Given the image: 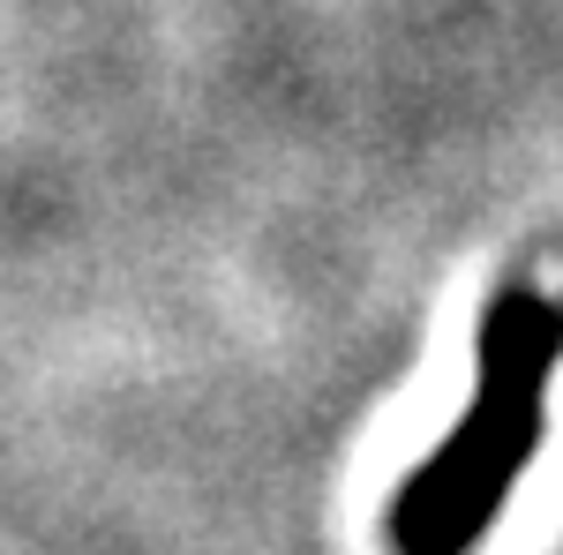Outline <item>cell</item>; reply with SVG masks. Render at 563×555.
Instances as JSON below:
<instances>
[{
    "label": "cell",
    "mask_w": 563,
    "mask_h": 555,
    "mask_svg": "<svg viewBox=\"0 0 563 555\" xmlns=\"http://www.w3.org/2000/svg\"><path fill=\"white\" fill-rule=\"evenodd\" d=\"M556 368H563V300L549 286H504L481 315L466 413L443 428V443L390 496L384 518L390 555H474L496 533L511 488L541 451Z\"/></svg>",
    "instance_id": "obj_1"
}]
</instances>
